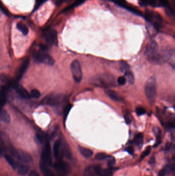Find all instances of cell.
Segmentation results:
<instances>
[{
    "label": "cell",
    "instance_id": "obj_36",
    "mask_svg": "<svg viewBox=\"0 0 175 176\" xmlns=\"http://www.w3.org/2000/svg\"><path fill=\"white\" fill-rule=\"evenodd\" d=\"M124 119H125V122L127 124H130L132 123L133 121V117L130 113L126 112L124 114Z\"/></svg>",
    "mask_w": 175,
    "mask_h": 176
},
{
    "label": "cell",
    "instance_id": "obj_28",
    "mask_svg": "<svg viewBox=\"0 0 175 176\" xmlns=\"http://www.w3.org/2000/svg\"><path fill=\"white\" fill-rule=\"evenodd\" d=\"M86 0H76L75 2H74L72 5H70V6L67 7L66 9H65L64 10V12H66L67 10H69V9H72L75 8V7H77L79 5H81L84 2H85Z\"/></svg>",
    "mask_w": 175,
    "mask_h": 176
},
{
    "label": "cell",
    "instance_id": "obj_32",
    "mask_svg": "<svg viewBox=\"0 0 175 176\" xmlns=\"http://www.w3.org/2000/svg\"><path fill=\"white\" fill-rule=\"evenodd\" d=\"M125 75H126V76L127 78L128 79L129 82H130V84H133V83H134L135 79H134V77H133V73L129 71L128 72H127L126 73H125Z\"/></svg>",
    "mask_w": 175,
    "mask_h": 176
},
{
    "label": "cell",
    "instance_id": "obj_21",
    "mask_svg": "<svg viewBox=\"0 0 175 176\" xmlns=\"http://www.w3.org/2000/svg\"><path fill=\"white\" fill-rule=\"evenodd\" d=\"M79 150L82 156L85 158H89L93 155V151L92 150L82 146H78Z\"/></svg>",
    "mask_w": 175,
    "mask_h": 176
},
{
    "label": "cell",
    "instance_id": "obj_22",
    "mask_svg": "<svg viewBox=\"0 0 175 176\" xmlns=\"http://www.w3.org/2000/svg\"><path fill=\"white\" fill-rule=\"evenodd\" d=\"M0 119L1 121L3 122L8 124L10 122V116L8 113L7 112L6 110L5 109H2L1 111V115H0Z\"/></svg>",
    "mask_w": 175,
    "mask_h": 176
},
{
    "label": "cell",
    "instance_id": "obj_1",
    "mask_svg": "<svg viewBox=\"0 0 175 176\" xmlns=\"http://www.w3.org/2000/svg\"><path fill=\"white\" fill-rule=\"evenodd\" d=\"M92 81L94 85L104 88L113 87L116 85L114 78L109 74H102L96 76Z\"/></svg>",
    "mask_w": 175,
    "mask_h": 176
},
{
    "label": "cell",
    "instance_id": "obj_14",
    "mask_svg": "<svg viewBox=\"0 0 175 176\" xmlns=\"http://www.w3.org/2000/svg\"><path fill=\"white\" fill-rule=\"evenodd\" d=\"M12 86L15 89L19 95L22 98L24 99H27L30 98V97H31L30 94H29L28 91L22 86L18 85V84H12Z\"/></svg>",
    "mask_w": 175,
    "mask_h": 176
},
{
    "label": "cell",
    "instance_id": "obj_13",
    "mask_svg": "<svg viewBox=\"0 0 175 176\" xmlns=\"http://www.w3.org/2000/svg\"><path fill=\"white\" fill-rule=\"evenodd\" d=\"M102 169L99 165H90L85 169L84 176H100Z\"/></svg>",
    "mask_w": 175,
    "mask_h": 176
},
{
    "label": "cell",
    "instance_id": "obj_43",
    "mask_svg": "<svg viewBox=\"0 0 175 176\" xmlns=\"http://www.w3.org/2000/svg\"><path fill=\"white\" fill-rule=\"evenodd\" d=\"M126 151L128 152L131 155H133V154H134V149L132 146H129L128 147H127L126 149Z\"/></svg>",
    "mask_w": 175,
    "mask_h": 176
},
{
    "label": "cell",
    "instance_id": "obj_8",
    "mask_svg": "<svg viewBox=\"0 0 175 176\" xmlns=\"http://www.w3.org/2000/svg\"><path fill=\"white\" fill-rule=\"evenodd\" d=\"M44 38L49 45L58 44V35L55 29L51 28L47 29L44 32Z\"/></svg>",
    "mask_w": 175,
    "mask_h": 176
},
{
    "label": "cell",
    "instance_id": "obj_16",
    "mask_svg": "<svg viewBox=\"0 0 175 176\" xmlns=\"http://www.w3.org/2000/svg\"><path fill=\"white\" fill-rule=\"evenodd\" d=\"M113 1L120 7H123L127 10H130L135 14L139 15V12L138 10H137V9L134 8L133 6H130L125 0H113Z\"/></svg>",
    "mask_w": 175,
    "mask_h": 176
},
{
    "label": "cell",
    "instance_id": "obj_41",
    "mask_svg": "<svg viewBox=\"0 0 175 176\" xmlns=\"http://www.w3.org/2000/svg\"><path fill=\"white\" fill-rule=\"evenodd\" d=\"M126 79L125 77L124 76H120V77H119L117 81H118V83L119 85L123 86V85H125V83H126Z\"/></svg>",
    "mask_w": 175,
    "mask_h": 176
},
{
    "label": "cell",
    "instance_id": "obj_29",
    "mask_svg": "<svg viewBox=\"0 0 175 176\" xmlns=\"http://www.w3.org/2000/svg\"><path fill=\"white\" fill-rule=\"evenodd\" d=\"M120 67H121V71L124 73L130 71L129 66L125 61H122L120 63Z\"/></svg>",
    "mask_w": 175,
    "mask_h": 176
},
{
    "label": "cell",
    "instance_id": "obj_6",
    "mask_svg": "<svg viewBox=\"0 0 175 176\" xmlns=\"http://www.w3.org/2000/svg\"><path fill=\"white\" fill-rule=\"evenodd\" d=\"M53 168L60 176H66L70 171V167L67 163L59 160L53 164Z\"/></svg>",
    "mask_w": 175,
    "mask_h": 176
},
{
    "label": "cell",
    "instance_id": "obj_42",
    "mask_svg": "<svg viewBox=\"0 0 175 176\" xmlns=\"http://www.w3.org/2000/svg\"><path fill=\"white\" fill-rule=\"evenodd\" d=\"M109 159L107 162V164L109 167L111 168L115 163V159L111 156H109Z\"/></svg>",
    "mask_w": 175,
    "mask_h": 176
},
{
    "label": "cell",
    "instance_id": "obj_33",
    "mask_svg": "<svg viewBox=\"0 0 175 176\" xmlns=\"http://www.w3.org/2000/svg\"><path fill=\"white\" fill-rule=\"evenodd\" d=\"M47 1V0H35V6L34 7V9L32 11V12L37 10L43 4L46 2Z\"/></svg>",
    "mask_w": 175,
    "mask_h": 176
},
{
    "label": "cell",
    "instance_id": "obj_45",
    "mask_svg": "<svg viewBox=\"0 0 175 176\" xmlns=\"http://www.w3.org/2000/svg\"><path fill=\"white\" fill-rule=\"evenodd\" d=\"M29 176H40L37 174L35 171H32L31 173L29 174Z\"/></svg>",
    "mask_w": 175,
    "mask_h": 176
},
{
    "label": "cell",
    "instance_id": "obj_7",
    "mask_svg": "<svg viewBox=\"0 0 175 176\" xmlns=\"http://www.w3.org/2000/svg\"><path fill=\"white\" fill-rule=\"evenodd\" d=\"M72 77L76 82H80L82 78V72L80 63L77 60L73 61L70 65Z\"/></svg>",
    "mask_w": 175,
    "mask_h": 176
},
{
    "label": "cell",
    "instance_id": "obj_26",
    "mask_svg": "<svg viewBox=\"0 0 175 176\" xmlns=\"http://www.w3.org/2000/svg\"><path fill=\"white\" fill-rule=\"evenodd\" d=\"M17 28L22 33L24 36L29 34V29L26 26L22 23H18L17 24Z\"/></svg>",
    "mask_w": 175,
    "mask_h": 176
},
{
    "label": "cell",
    "instance_id": "obj_18",
    "mask_svg": "<svg viewBox=\"0 0 175 176\" xmlns=\"http://www.w3.org/2000/svg\"><path fill=\"white\" fill-rule=\"evenodd\" d=\"M40 169L44 176H54L52 171L49 168V166L41 162H40Z\"/></svg>",
    "mask_w": 175,
    "mask_h": 176
},
{
    "label": "cell",
    "instance_id": "obj_37",
    "mask_svg": "<svg viewBox=\"0 0 175 176\" xmlns=\"http://www.w3.org/2000/svg\"><path fill=\"white\" fill-rule=\"evenodd\" d=\"M35 139L37 140V141L39 143H43L44 142V141L45 140V138H44V136L43 135H42L41 133H38L35 135Z\"/></svg>",
    "mask_w": 175,
    "mask_h": 176
},
{
    "label": "cell",
    "instance_id": "obj_25",
    "mask_svg": "<svg viewBox=\"0 0 175 176\" xmlns=\"http://www.w3.org/2000/svg\"><path fill=\"white\" fill-rule=\"evenodd\" d=\"M167 59L170 63V66L175 69V50L171 51L167 55Z\"/></svg>",
    "mask_w": 175,
    "mask_h": 176
},
{
    "label": "cell",
    "instance_id": "obj_2",
    "mask_svg": "<svg viewBox=\"0 0 175 176\" xmlns=\"http://www.w3.org/2000/svg\"><path fill=\"white\" fill-rule=\"evenodd\" d=\"M145 55L149 60L153 64H159L163 60L162 56L158 53V45L154 41L150 42L147 46Z\"/></svg>",
    "mask_w": 175,
    "mask_h": 176
},
{
    "label": "cell",
    "instance_id": "obj_19",
    "mask_svg": "<svg viewBox=\"0 0 175 176\" xmlns=\"http://www.w3.org/2000/svg\"><path fill=\"white\" fill-rule=\"evenodd\" d=\"M175 171V165L174 164L167 165L165 167L161 169L159 173L158 176H165Z\"/></svg>",
    "mask_w": 175,
    "mask_h": 176
},
{
    "label": "cell",
    "instance_id": "obj_12",
    "mask_svg": "<svg viewBox=\"0 0 175 176\" xmlns=\"http://www.w3.org/2000/svg\"><path fill=\"white\" fill-rule=\"evenodd\" d=\"M63 145V144H62V141L60 140H58L56 141L53 145V156L58 160H61L63 156H64Z\"/></svg>",
    "mask_w": 175,
    "mask_h": 176
},
{
    "label": "cell",
    "instance_id": "obj_5",
    "mask_svg": "<svg viewBox=\"0 0 175 176\" xmlns=\"http://www.w3.org/2000/svg\"><path fill=\"white\" fill-rule=\"evenodd\" d=\"M10 154L13 157H15L19 161L24 163H29L32 161V156L29 153L20 149H15L10 146L8 147Z\"/></svg>",
    "mask_w": 175,
    "mask_h": 176
},
{
    "label": "cell",
    "instance_id": "obj_4",
    "mask_svg": "<svg viewBox=\"0 0 175 176\" xmlns=\"http://www.w3.org/2000/svg\"><path fill=\"white\" fill-rule=\"evenodd\" d=\"M66 101V96L62 94L52 93L49 94L42 99L41 104L52 107H58L63 104Z\"/></svg>",
    "mask_w": 175,
    "mask_h": 176
},
{
    "label": "cell",
    "instance_id": "obj_3",
    "mask_svg": "<svg viewBox=\"0 0 175 176\" xmlns=\"http://www.w3.org/2000/svg\"><path fill=\"white\" fill-rule=\"evenodd\" d=\"M157 83L155 78L152 76L149 78L145 84V92L150 104L153 105L156 98Z\"/></svg>",
    "mask_w": 175,
    "mask_h": 176
},
{
    "label": "cell",
    "instance_id": "obj_11",
    "mask_svg": "<svg viewBox=\"0 0 175 176\" xmlns=\"http://www.w3.org/2000/svg\"><path fill=\"white\" fill-rule=\"evenodd\" d=\"M145 18L147 21L154 25L156 29H159L161 26L162 19L159 14L153 12H147L145 15Z\"/></svg>",
    "mask_w": 175,
    "mask_h": 176
},
{
    "label": "cell",
    "instance_id": "obj_44",
    "mask_svg": "<svg viewBox=\"0 0 175 176\" xmlns=\"http://www.w3.org/2000/svg\"><path fill=\"white\" fill-rule=\"evenodd\" d=\"M65 1L66 0H53V2L56 5L59 6L61 5L64 2H65Z\"/></svg>",
    "mask_w": 175,
    "mask_h": 176
},
{
    "label": "cell",
    "instance_id": "obj_10",
    "mask_svg": "<svg viewBox=\"0 0 175 176\" xmlns=\"http://www.w3.org/2000/svg\"><path fill=\"white\" fill-rule=\"evenodd\" d=\"M48 166H50L52 164V152L51 148L49 141L46 142L44 149L42 151L41 161Z\"/></svg>",
    "mask_w": 175,
    "mask_h": 176
},
{
    "label": "cell",
    "instance_id": "obj_23",
    "mask_svg": "<svg viewBox=\"0 0 175 176\" xmlns=\"http://www.w3.org/2000/svg\"><path fill=\"white\" fill-rule=\"evenodd\" d=\"M18 172L20 175L24 176L29 171V166L26 165L22 164H18Z\"/></svg>",
    "mask_w": 175,
    "mask_h": 176
},
{
    "label": "cell",
    "instance_id": "obj_34",
    "mask_svg": "<svg viewBox=\"0 0 175 176\" xmlns=\"http://www.w3.org/2000/svg\"><path fill=\"white\" fill-rule=\"evenodd\" d=\"M112 170L110 168H109V169H102V171L100 174V176H112Z\"/></svg>",
    "mask_w": 175,
    "mask_h": 176
},
{
    "label": "cell",
    "instance_id": "obj_17",
    "mask_svg": "<svg viewBox=\"0 0 175 176\" xmlns=\"http://www.w3.org/2000/svg\"><path fill=\"white\" fill-rule=\"evenodd\" d=\"M105 93L113 101L119 102H123L124 101L123 98H122V96L120 95L118 93H117L115 91L112 90H107L105 91Z\"/></svg>",
    "mask_w": 175,
    "mask_h": 176
},
{
    "label": "cell",
    "instance_id": "obj_20",
    "mask_svg": "<svg viewBox=\"0 0 175 176\" xmlns=\"http://www.w3.org/2000/svg\"><path fill=\"white\" fill-rule=\"evenodd\" d=\"M153 133H155L156 137V143L154 147H156L158 146L161 142V138H162V134L161 131L159 128L158 127H155L153 128Z\"/></svg>",
    "mask_w": 175,
    "mask_h": 176
},
{
    "label": "cell",
    "instance_id": "obj_38",
    "mask_svg": "<svg viewBox=\"0 0 175 176\" xmlns=\"http://www.w3.org/2000/svg\"><path fill=\"white\" fill-rule=\"evenodd\" d=\"M150 151H151V148L150 147H148L147 148L145 151H144L143 154H141V156L140 157V160H142L144 158H145V157L148 156L150 154Z\"/></svg>",
    "mask_w": 175,
    "mask_h": 176
},
{
    "label": "cell",
    "instance_id": "obj_24",
    "mask_svg": "<svg viewBox=\"0 0 175 176\" xmlns=\"http://www.w3.org/2000/svg\"><path fill=\"white\" fill-rule=\"evenodd\" d=\"M4 157L7 162L10 165V166L12 167V169H17L18 164L14 160L12 156L6 154L4 155Z\"/></svg>",
    "mask_w": 175,
    "mask_h": 176
},
{
    "label": "cell",
    "instance_id": "obj_30",
    "mask_svg": "<svg viewBox=\"0 0 175 176\" xmlns=\"http://www.w3.org/2000/svg\"><path fill=\"white\" fill-rule=\"evenodd\" d=\"M109 156L105 153H100L97 154L95 156V159L97 160H103L109 158Z\"/></svg>",
    "mask_w": 175,
    "mask_h": 176
},
{
    "label": "cell",
    "instance_id": "obj_27",
    "mask_svg": "<svg viewBox=\"0 0 175 176\" xmlns=\"http://www.w3.org/2000/svg\"><path fill=\"white\" fill-rule=\"evenodd\" d=\"M143 141V136L142 133L137 134L133 140V142L135 143L136 145L140 147L142 146Z\"/></svg>",
    "mask_w": 175,
    "mask_h": 176
},
{
    "label": "cell",
    "instance_id": "obj_9",
    "mask_svg": "<svg viewBox=\"0 0 175 176\" xmlns=\"http://www.w3.org/2000/svg\"><path fill=\"white\" fill-rule=\"evenodd\" d=\"M35 60L38 63L45 64L49 66H53L55 60L53 58L48 54L43 52H38L35 55Z\"/></svg>",
    "mask_w": 175,
    "mask_h": 176
},
{
    "label": "cell",
    "instance_id": "obj_35",
    "mask_svg": "<svg viewBox=\"0 0 175 176\" xmlns=\"http://www.w3.org/2000/svg\"><path fill=\"white\" fill-rule=\"evenodd\" d=\"M30 94L31 97H33L34 98H38L41 96V93L37 89H33L32 90Z\"/></svg>",
    "mask_w": 175,
    "mask_h": 176
},
{
    "label": "cell",
    "instance_id": "obj_15",
    "mask_svg": "<svg viewBox=\"0 0 175 176\" xmlns=\"http://www.w3.org/2000/svg\"><path fill=\"white\" fill-rule=\"evenodd\" d=\"M29 63H30V61L29 59H27L25 60L24 61L20 68L17 71V74H16L17 81H19L22 78L24 73L26 72L27 70L29 68Z\"/></svg>",
    "mask_w": 175,
    "mask_h": 176
},
{
    "label": "cell",
    "instance_id": "obj_39",
    "mask_svg": "<svg viewBox=\"0 0 175 176\" xmlns=\"http://www.w3.org/2000/svg\"><path fill=\"white\" fill-rule=\"evenodd\" d=\"M136 112L137 115L138 116H142L145 114L146 111L145 109L142 107H138L136 109Z\"/></svg>",
    "mask_w": 175,
    "mask_h": 176
},
{
    "label": "cell",
    "instance_id": "obj_40",
    "mask_svg": "<svg viewBox=\"0 0 175 176\" xmlns=\"http://www.w3.org/2000/svg\"><path fill=\"white\" fill-rule=\"evenodd\" d=\"M1 9L3 12V14H5V15H6L8 17L10 16V12H9L8 9H7L4 5H3V4H1Z\"/></svg>",
    "mask_w": 175,
    "mask_h": 176
},
{
    "label": "cell",
    "instance_id": "obj_31",
    "mask_svg": "<svg viewBox=\"0 0 175 176\" xmlns=\"http://www.w3.org/2000/svg\"><path fill=\"white\" fill-rule=\"evenodd\" d=\"M72 106L70 104H68L66 106H65L64 111V120L65 121L67 117L69 115V112L70 111V110L72 109Z\"/></svg>",
    "mask_w": 175,
    "mask_h": 176
}]
</instances>
